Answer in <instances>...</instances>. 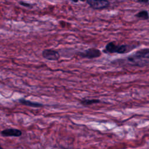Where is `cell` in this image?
I'll use <instances>...</instances> for the list:
<instances>
[{
	"label": "cell",
	"instance_id": "6da1fadb",
	"mask_svg": "<svg viewBox=\"0 0 149 149\" xmlns=\"http://www.w3.org/2000/svg\"><path fill=\"white\" fill-rule=\"evenodd\" d=\"M127 63L133 66L144 67L149 65V48L139 49L126 58Z\"/></svg>",
	"mask_w": 149,
	"mask_h": 149
},
{
	"label": "cell",
	"instance_id": "7a4b0ae2",
	"mask_svg": "<svg viewBox=\"0 0 149 149\" xmlns=\"http://www.w3.org/2000/svg\"><path fill=\"white\" fill-rule=\"evenodd\" d=\"M137 47L134 44H122L116 45L114 42H108L102 52L105 54H113L117 53L120 54H123L127 53Z\"/></svg>",
	"mask_w": 149,
	"mask_h": 149
},
{
	"label": "cell",
	"instance_id": "3957f363",
	"mask_svg": "<svg viewBox=\"0 0 149 149\" xmlns=\"http://www.w3.org/2000/svg\"><path fill=\"white\" fill-rule=\"evenodd\" d=\"M90 7L95 10H101L108 8L110 6L108 0H86Z\"/></svg>",
	"mask_w": 149,
	"mask_h": 149
},
{
	"label": "cell",
	"instance_id": "277c9868",
	"mask_svg": "<svg viewBox=\"0 0 149 149\" xmlns=\"http://www.w3.org/2000/svg\"><path fill=\"white\" fill-rule=\"evenodd\" d=\"M78 55L81 58L91 59L101 56V51L100 49L95 48H90L82 52H79L78 53Z\"/></svg>",
	"mask_w": 149,
	"mask_h": 149
},
{
	"label": "cell",
	"instance_id": "5b68a950",
	"mask_svg": "<svg viewBox=\"0 0 149 149\" xmlns=\"http://www.w3.org/2000/svg\"><path fill=\"white\" fill-rule=\"evenodd\" d=\"M42 56L44 58L49 61H58L61 57L59 52L53 49H45L43 50Z\"/></svg>",
	"mask_w": 149,
	"mask_h": 149
},
{
	"label": "cell",
	"instance_id": "8992f818",
	"mask_svg": "<svg viewBox=\"0 0 149 149\" xmlns=\"http://www.w3.org/2000/svg\"><path fill=\"white\" fill-rule=\"evenodd\" d=\"M1 134L3 137H20L22 134V132L17 129L9 128L1 131Z\"/></svg>",
	"mask_w": 149,
	"mask_h": 149
},
{
	"label": "cell",
	"instance_id": "52a82bcc",
	"mask_svg": "<svg viewBox=\"0 0 149 149\" xmlns=\"http://www.w3.org/2000/svg\"><path fill=\"white\" fill-rule=\"evenodd\" d=\"M19 102L21 103L22 104L31 107H34V108H39V107H42L44 106V105L41 103L37 102H33L31 101L30 100H27L24 98H20L19 100Z\"/></svg>",
	"mask_w": 149,
	"mask_h": 149
},
{
	"label": "cell",
	"instance_id": "ba28073f",
	"mask_svg": "<svg viewBox=\"0 0 149 149\" xmlns=\"http://www.w3.org/2000/svg\"><path fill=\"white\" fill-rule=\"evenodd\" d=\"M101 101L98 99H83L80 101V104L84 107H88L92 104L100 103Z\"/></svg>",
	"mask_w": 149,
	"mask_h": 149
},
{
	"label": "cell",
	"instance_id": "9c48e42d",
	"mask_svg": "<svg viewBox=\"0 0 149 149\" xmlns=\"http://www.w3.org/2000/svg\"><path fill=\"white\" fill-rule=\"evenodd\" d=\"M135 16L137 18L141 19L143 20H147L149 18V14L147 10H141L135 15Z\"/></svg>",
	"mask_w": 149,
	"mask_h": 149
},
{
	"label": "cell",
	"instance_id": "30bf717a",
	"mask_svg": "<svg viewBox=\"0 0 149 149\" xmlns=\"http://www.w3.org/2000/svg\"><path fill=\"white\" fill-rule=\"evenodd\" d=\"M19 4L21 6H23L24 7L28 8H30V9H31L33 7V4L30 3H27V2H24V1H19Z\"/></svg>",
	"mask_w": 149,
	"mask_h": 149
},
{
	"label": "cell",
	"instance_id": "8fae6325",
	"mask_svg": "<svg viewBox=\"0 0 149 149\" xmlns=\"http://www.w3.org/2000/svg\"><path fill=\"white\" fill-rule=\"evenodd\" d=\"M137 1L140 3H144L146 4L148 3L149 2V0H137Z\"/></svg>",
	"mask_w": 149,
	"mask_h": 149
},
{
	"label": "cell",
	"instance_id": "7c38bea8",
	"mask_svg": "<svg viewBox=\"0 0 149 149\" xmlns=\"http://www.w3.org/2000/svg\"><path fill=\"white\" fill-rule=\"evenodd\" d=\"M69 1H72L73 2H75V3H77V2H79V0H69Z\"/></svg>",
	"mask_w": 149,
	"mask_h": 149
},
{
	"label": "cell",
	"instance_id": "4fadbf2b",
	"mask_svg": "<svg viewBox=\"0 0 149 149\" xmlns=\"http://www.w3.org/2000/svg\"><path fill=\"white\" fill-rule=\"evenodd\" d=\"M81 2H84V1H86V0H79Z\"/></svg>",
	"mask_w": 149,
	"mask_h": 149
},
{
	"label": "cell",
	"instance_id": "5bb4252c",
	"mask_svg": "<svg viewBox=\"0 0 149 149\" xmlns=\"http://www.w3.org/2000/svg\"><path fill=\"white\" fill-rule=\"evenodd\" d=\"M0 149H5V148H2V147H1Z\"/></svg>",
	"mask_w": 149,
	"mask_h": 149
}]
</instances>
